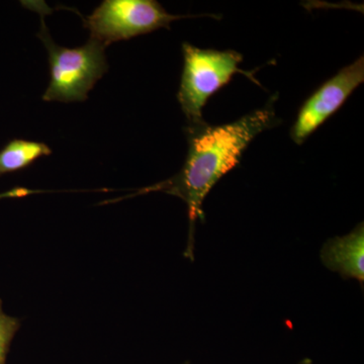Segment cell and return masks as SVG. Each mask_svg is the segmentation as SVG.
Wrapping results in <instances>:
<instances>
[{
	"label": "cell",
	"mask_w": 364,
	"mask_h": 364,
	"mask_svg": "<svg viewBox=\"0 0 364 364\" xmlns=\"http://www.w3.org/2000/svg\"><path fill=\"white\" fill-rule=\"evenodd\" d=\"M40 14L41 28L38 37L49 55L50 83L46 90L45 102H85L95 83L109 69L105 48L90 39L81 47H62L55 44L45 23L50 9L44 2H28Z\"/></svg>",
	"instance_id": "2"
},
{
	"label": "cell",
	"mask_w": 364,
	"mask_h": 364,
	"mask_svg": "<svg viewBox=\"0 0 364 364\" xmlns=\"http://www.w3.org/2000/svg\"><path fill=\"white\" fill-rule=\"evenodd\" d=\"M20 327V318L6 315L2 310V301L0 299V364H6L11 341Z\"/></svg>",
	"instance_id": "8"
},
{
	"label": "cell",
	"mask_w": 364,
	"mask_h": 364,
	"mask_svg": "<svg viewBox=\"0 0 364 364\" xmlns=\"http://www.w3.org/2000/svg\"><path fill=\"white\" fill-rule=\"evenodd\" d=\"M52 154V150L44 143L14 139L0 150V176L20 171L37 161Z\"/></svg>",
	"instance_id": "7"
},
{
	"label": "cell",
	"mask_w": 364,
	"mask_h": 364,
	"mask_svg": "<svg viewBox=\"0 0 364 364\" xmlns=\"http://www.w3.org/2000/svg\"><path fill=\"white\" fill-rule=\"evenodd\" d=\"M299 364H313V361L310 358H304Z\"/></svg>",
	"instance_id": "9"
},
{
	"label": "cell",
	"mask_w": 364,
	"mask_h": 364,
	"mask_svg": "<svg viewBox=\"0 0 364 364\" xmlns=\"http://www.w3.org/2000/svg\"><path fill=\"white\" fill-rule=\"evenodd\" d=\"M189 16H174L155 0H105L83 25L90 31V39L107 47L119 42L169 28L170 23Z\"/></svg>",
	"instance_id": "4"
},
{
	"label": "cell",
	"mask_w": 364,
	"mask_h": 364,
	"mask_svg": "<svg viewBox=\"0 0 364 364\" xmlns=\"http://www.w3.org/2000/svg\"><path fill=\"white\" fill-rule=\"evenodd\" d=\"M183 364H189V363H183Z\"/></svg>",
	"instance_id": "10"
},
{
	"label": "cell",
	"mask_w": 364,
	"mask_h": 364,
	"mask_svg": "<svg viewBox=\"0 0 364 364\" xmlns=\"http://www.w3.org/2000/svg\"><path fill=\"white\" fill-rule=\"evenodd\" d=\"M363 81L364 59L360 57L321 86L299 109L291 132L294 142L299 145L305 142L311 134L338 111Z\"/></svg>",
	"instance_id": "5"
},
{
	"label": "cell",
	"mask_w": 364,
	"mask_h": 364,
	"mask_svg": "<svg viewBox=\"0 0 364 364\" xmlns=\"http://www.w3.org/2000/svg\"><path fill=\"white\" fill-rule=\"evenodd\" d=\"M182 51L184 66L177 98L189 129L205 124L203 107L208 98L232 80L234 74L240 72L255 81L251 74L239 67L243 60L240 53L203 50L188 43L182 45Z\"/></svg>",
	"instance_id": "3"
},
{
	"label": "cell",
	"mask_w": 364,
	"mask_h": 364,
	"mask_svg": "<svg viewBox=\"0 0 364 364\" xmlns=\"http://www.w3.org/2000/svg\"><path fill=\"white\" fill-rule=\"evenodd\" d=\"M275 121L272 107L252 112L233 123L188 128V153L178 174L141 193L164 191L178 196L188 210L189 237L186 257L193 259V231L203 217V203L215 183L240 163L244 151L256 136Z\"/></svg>",
	"instance_id": "1"
},
{
	"label": "cell",
	"mask_w": 364,
	"mask_h": 364,
	"mask_svg": "<svg viewBox=\"0 0 364 364\" xmlns=\"http://www.w3.org/2000/svg\"><path fill=\"white\" fill-rule=\"evenodd\" d=\"M321 260L326 267L338 272L344 279L364 282V226L363 223L343 237H335L324 244Z\"/></svg>",
	"instance_id": "6"
}]
</instances>
